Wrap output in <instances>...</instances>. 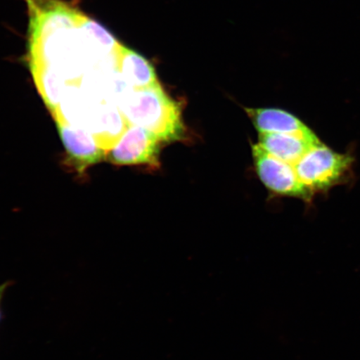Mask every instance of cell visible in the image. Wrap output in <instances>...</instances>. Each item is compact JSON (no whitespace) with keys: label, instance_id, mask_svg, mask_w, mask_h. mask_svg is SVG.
Returning a JSON list of instances; mask_svg holds the SVG:
<instances>
[{"label":"cell","instance_id":"cell-1","mask_svg":"<svg viewBox=\"0 0 360 360\" xmlns=\"http://www.w3.org/2000/svg\"><path fill=\"white\" fill-rule=\"evenodd\" d=\"M118 106L129 124L148 129L162 142L186 139L181 106L165 93L161 84L129 90Z\"/></svg>","mask_w":360,"mask_h":360},{"label":"cell","instance_id":"cell-2","mask_svg":"<svg viewBox=\"0 0 360 360\" xmlns=\"http://www.w3.org/2000/svg\"><path fill=\"white\" fill-rule=\"evenodd\" d=\"M352 162L350 156L338 154L321 143L306 153L294 167L300 181L314 195L339 184Z\"/></svg>","mask_w":360,"mask_h":360},{"label":"cell","instance_id":"cell-3","mask_svg":"<svg viewBox=\"0 0 360 360\" xmlns=\"http://www.w3.org/2000/svg\"><path fill=\"white\" fill-rule=\"evenodd\" d=\"M161 143L154 133L139 126L131 125L118 143L107 152V160L115 165L160 166Z\"/></svg>","mask_w":360,"mask_h":360},{"label":"cell","instance_id":"cell-4","mask_svg":"<svg viewBox=\"0 0 360 360\" xmlns=\"http://www.w3.org/2000/svg\"><path fill=\"white\" fill-rule=\"evenodd\" d=\"M256 172L269 191L278 195L311 200L313 193L297 176L294 166L270 155L259 145L252 148Z\"/></svg>","mask_w":360,"mask_h":360},{"label":"cell","instance_id":"cell-5","mask_svg":"<svg viewBox=\"0 0 360 360\" xmlns=\"http://www.w3.org/2000/svg\"><path fill=\"white\" fill-rule=\"evenodd\" d=\"M129 125L117 103L94 101L83 129L108 152L118 143Z\"/></svg>","mask_w":360,"mask_h":360},{"label":"cell","instance_id":"cell-6","mask_svg":"<svg viewBox=\"0 0 360 360\" xmlns=\"http://www.w3.org/2000/svg\"><path fill=\"white\" fill-rule=\"evenodd\" d=\"M68 155V160L83 173L89 166L105 160L107 151L98 145L93 135L84 129L75 127L61 120H55Z\"/></svg>","mask_w":360,"mask_h":360},{"label":"cell","instance_id":"cell-7","mask_svg":"<svg viewBox=\"0 0 360 360\" xmlns=\"http://www.w3.org/2000/svg\"><path fill=\"white\" fill-rule=\"evenodd\" d=\"M259 133H277L316 139L307 126L290 112L277 109H246Z\"/></svg>","mask_w":360,"mask_h":360},{"label":"cell","instance_id":"cell-8","mask_svg":"<svg viewBox=\"0 0 360 360\" xmlns=\"http://www.w3.org/2000/svg\"><path fill=\"white\" fill-rule=\"evenodd\" d=\"M36 88L51 114L55 115L69 86L65 76L46 63L28 60Z\"/></svg>","mask_w":360,"mask_h":360},{"label":"cell","instance_id":"cell-9","mask_svg":"<svg viewBox=\"0 0 360 360\" xmlns=\"http://www.w3.org/2000/svg\"><path fill=\"white\" fill-rule=\"evenodd\" d=\"M319 143H321L319 139L286 134L259 133L258 145L278 160L295 166L306 153Z\"/></svg>","mask_w":360,"mask_h":360},{"label":"cell","instance_id":"cell-10","mask_svg":"<svg viewBox=\"0 0 360 360\" xmlns=\"http://www.w3.org/2000/svg\"><path fill=\"white\" fill-rule=\"evenodd\" d=\"M119 70L126 84L134 89H143L160 84L150 62L126 46L121 53Z\"/></svg>","mask_w":360,"mask_h":360},{"label":"cell","instance_id":"cell-11","mask_svg":"<svg viewBox=\"0 0 360 360\" xmlns=\"http://www.w3.org/2000/svg\"><path fill=\"white\" fill-rule=\"evenodd\" d=\"M12 282H4L2 285H0V322L2 321L3 317V310H2V304L4 300V295H6V290L8 289V287L11 285Z\"/></svg>","mask_w":360,"mask_h":360}]
</instances>
